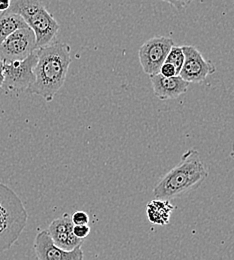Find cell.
I'll return each instance as SVG.
<instances>
[{"label":"cell","mask_w":234,"mask_h":260,"mask_svg":"<svg viewBox=\"0 0 234 260\" xmlns=\"http://www.w3.org/2000/svg\"><path fill=\"white\" fill-rule=\"evenodd\" d=\"M73 233L78 239L82 240V239L86 238L89 235L90 228L88 226V224L87 225H74L73 226Z\"/></svg>","instance_id":"cell-18"},{"label":"cell","mask_w":234,"mask_h":260,"mask_svg":"<svg viewBox=\"0 0 234 260\" xmlns=\"http://www.w3.org/2000/svg\"><path fill=\"white\" fill-rule=\"evenodd\" d=\"M27 219L28 213L20 197L0 182V254L15 244Z\"/></svg>","instance_id":"cell-3"},{"label":"cell","mask_w":234,"mask_h":260,"mask_svg":"<svg viewBox=\"0 0 234 260\" xmlns=\"http://www.w3.org/2000/svg\"><path fill=\"white\" fill-rule=\"evenodd\" d=\"M71 221L73 225H87L89 222V216L85 211L77 210L71 215Z\"/></svg>","instance_id":"cell-16"},{"label":"cell","mask_w":234,"mask_h":260,"mask_svg":"<svg viewBox=\"0 0 234 260\" xmlns=\"http://www.w3.org/2000/svg\"><path fill=\"white\" fill-rule=\"evenodd\" d=\"M73 226L71 215L64 213L49 224L47 231L55 245L69 251L81 246L82 243V240L78 239L74 235Z\"/></svg>","instance_id":"cell-10"},{"label":"cell","mask_w":234,"mask_h":260,"mask_svg":"<svg viewBox=\"0 0 234 260\" xmlns=\"http://www.w3.org/2000/svg\"><path fill=\"white\" fill-rule=\"evenodd\" d=\"M165 62L172 65L176 70V74L179 75L181 68L184 63V53H183L182 47L173 45L168 54Z\"/></svg>","instance_id":"cell-15"},{"label":"cell","mask_w":234,"mask_h":260,"mask_svg":"<svg viewBox=\"0 0 234 260\" xmlns=\"http://www.w3.org/2000/svg\"><path fill=\"white\" fill-rule=\"evenodd\" d=\"M24 21L35 34L37 49L53 43L60 28L58 22L45 8L44 4L31 13Z\"/></svg>","instance_id":"cell-8"},{"label":"cell","mask_w":234,"mask_h":260,"mask_svg":"<svg viewBox=\"0 0 234 260\" xmlns=\"http://www.w3.org/2000/svg\"><path fill=\"white\" fill-rule=\"evenodd\" d=\"M36 63V51L23 60L4 63V81L2 88L7 92L26 91L35 80L34 67Z\"/></svg>","instance_id":"cell-4"},{"label":"cell","mask_w":234,"mask_h":260,"mask_svg":"<svg viewBox=\"0 0 234 260\" xmlns=\"http://www.w3.org/2000/svg\"><path fill=\"white\" fill-rule=\"evenodd\" d=\"M173 45V40L164 36H154L145 41L138 50L139 62L144 73L148 76L159 73Z\"/></svg>","instance_id":"cell-6"},{"label":"cell","mask_w":234,"mask_h":260,"mask_svg":"<svg viewBox=\"0 0 234 260\" xmlns=\"http://www.w3.org/2000/svg\"><path fill=\"white\" fill-rule=\"evenodd\" d=\"M42 5L43 3L41 0H11V4L7 12L17 14L25 20Z\"/></svg>","instance_id":"cell-14"},{"label":"cell","mask_w":234,"mask_h":260,"mask_svg":"<svg viewBox=\"0 0 234 260\" xmlns=\"http://www.w3.org/2000/svg\"><path fill=\"white\" fill-rule=\"evenodd\" d=\"M3 81H4V63L0 59V88L3 85Z\"/></svg>","instance_id":"cell-21"},{"label":"cell","mask_w":234,"mask_h":260,"mask_svg":"<svg viewBox=\"0 0 234 260\" xmlns=\"http://www.w3.org/2000/svg\"><path fill=\"white\" fill-rule=\"evenodd\" d=\"M159 73L162 76H164V77H172V76H176L177 75L175 68L172 65L166 63V62H164L162 64L160 70H159Z\"/></svg>","instance_id":"cell-19"},{"label":"cell","mask_w":234,"mask_h":260,"mask_svg":"<svg viewBox=\"0 0 234 260\" xmlns=\"http://www.w3.org/2000/svg\"><path fill=\"white\" fill-rule=\"evenodd\" d=\"M175 209L169 200L153 199L146 204V216L150 223L155 225H168Z\"/></svg>","instance_id":"cell-12"},{"label":"cell","mask_w":234,"mask_h":260,"mask_svg":"<svg viewBox=\"0 0 234 260\" xmlns=\"http://www.w3.org/2000/svg\"><path fill=\"white\" fill-rule=\"evenodd\" d=\"M71 48L63 42H53L36 50L35 80L26 92L51 102L64 85L71 63Z\"/></svg>","instance_id":"cell-1"},{"label":"cell","mask_w":234,"mask_h":260,"mask_svg":"<svg viewBox=\"0 0 234 260\" xmlns=\"http://www.w3.org/2000/svg\"><path fill=\"white\" fill-rule=\"evenodd\" d=\"M230 157L234 160V145L232 146V150H231V152H230Z\"/></svg>","instance_id":"cell-22"},{"label":"cell","mask_w":234,"mask_h":260,"mask_svg":"<svg viewBox=\"0 0 234 260\" xmlns=\"http://www.w3.org/2000/svg\"><path fill=\"white\" fill-rule=\"evenodd\" d=\"M233 6H234V2H233Z\"/></svg>","instance_id":"cell-23"},{"label":"cell","mask_w":234,"mask_h":260,"mask_svg":"<svg viewBox=\"0 0 234 260\" xmlns=\"http://www.w3.org/2000/svg\"><path fill=\"white\" fill-rule=\"evenodd\" d=\"M208 176L199 152L190 148L183 153L179 163L156 183L153 195L157 199L172 200L198 188Z\"/></svg>","instance_id":"cell-2"},{"label":"cell","mask_w":234,"mask_h":260,"mask_svg":"<svg viewBox=\"0 0 234 260\" xmlns=\"http://www.w3.org/2000/svg\"><path fill=\"white\" fill-rule=\"evenodd\" d=\"M184 53V63L179 76L188 83H202L216 72V67L211 60L203 57L200 51L192 45L181 46Z\"/></svg>","instance_id":"cell-7"},{"label":"cell","mask_w":234,"mask_h":260,"mask_svg":"<svg viewBox=\"0 0 234 260\" xmlns=\"http://www.w3.org/2000/svg\"><path fill=\"white\" fill-rule=\"evenodd\" d=\"M154 95L160 100H173L185 94L189 83L179 75L164 77L160 73L149 76Z\"/></svg>","instance_id":"cell-11"},{"label":"cell","mask_w":234,"mask_h":260,"mask_svg":"<svg viewBox=\"0 0 234 260\" xmlns=\"http://www.w3.org/2000/svg\"><path fill=\"white\" fill-rule=\"evenodd\" d=\"M37 50L32 29L25 26L9 35L0 44V59L3 63L23 60Z\"/></svg>","instance_id":"cell-5"},{"label":"cell","mask_w":234,"mask_h":260,"mask_svg":"<svg viewBox=\"0 0 234 260\" xmlns=\"http://www.w3.org/2000/svg\"><path fill=\"white\" fill-rule=\"evenodd\" d=\"M28 26L23 18L7 11L0 14V44L16 30Z\"/></svg>","instance_id":"cell-13"},{"label":"cell","mask_w":234,"mask_h":260,"mask_svg":"<svg viewBox=\"0 0 234 260\" xmlns=\"http://www.w3.org/2000/svg\"><path fill=\"white\" fill-rule=\"evenodd\" d=\"M34 251L38 260H83L84 253L81 246L73 250H64L52 241L47 229L37 233L34 240Z\"/></svg>","instance_id":"cell-9"},{"label":"cell","mask_w":234,"mask_h":260,"mask_svg":"<svg viewBox=\"0 0 234 260\" xmlns=\"http://www.w3.org/2000/svg\"><path fill=\"white\" fill-rule=\"evenodd\" d=\"M11 0H0V12H5L9 9Z\"/></svg>","instance_id":"cell-20"},{"label":"cell","mask_w":234,"mask_h":260,"mask_svg":"<svg viewBox=\"0 0 234 260\" xmlns=\"http://www.w3.org/2000/svg\"><path fill=\"white\" fill-rule=\"evenodd\" d=\"M171 5L178 12H183L194 0H161Z\"/></svg>","instance_id":"cell-17"}]
</instances>
